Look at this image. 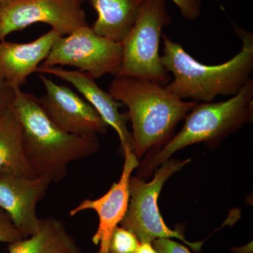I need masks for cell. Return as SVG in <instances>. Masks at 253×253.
<instances>
[{"mask_svg":"<svg viewBox=\"0 0 253 253\" xmlns=\"http://www.w3.org/2000/svg\"><path fill=\"white\" fill-rule=\"evenodd\" d=\"M242 41L241 51L232 59L216 66L203 64L194 59L179 43L162 35L161 62L174 80L166 89L181 99L211 102L216 96H234L250 81L253 71V34L234 24Z\"/></svg>","mask_w":253,"mask_h":253,"instance_id":"1","label":"cell"},{"mask_svg":"<svg viewBox=\"0 0 253 253\" xmlns=\"http://www.w3.org/2000/svg\"><path fill=\"white\" fill-rule=\"evenodd\" d=\"M11 109L22 128L23 153L36 176H48L58 183L66 177L70 163L97 152V136H80L55 126L34 95L16 91Z\"/></svg>","mask_w":253,"mask_h":253,"instance_id":"2","label":"cell"},{"mask_svg":"<svg viewBox=\"0 0 253 253\" xmlns=\"http://www.w3.org/2000/svg\"><path fill=\"white\" fill-rule=\"evenodd\" d=\"M109 92L127 107L132 151L137 158L168 142L176 125L198 104L183 101L166 86L128 76H116Z\"/></svg>","mask_w":253,"mask_h":253,"instance_id":"3","label":"cell"},{"mask_svg":"<svg viewBox=\"0 0 253 253\" xmlns=\"http://www.w3.org/2000/svg\"><path fill=\"white\" fill-rule=\"evenodd\" d=\"M181 130L161 149L151 153L139 166V176H148L174 153L204 142L213 146L246 123L253 116V81L251 80L230 99L217 103L197 104L190 111Z\"/></svg>","mask_w":253,"mask_h":253,"instance_id":"4","label":"cell"},{"mask_svg":"<svg viewBox=\"0 0 253 253\" xmlns=\"http://www.w3.org/2000/svg\"><path fill=\"white\" fill-rule=\"evenodd\" d=\"M172 18L166 0H145L134 26L123 42V62L116 76H128L167 85L170 76L159 54L160 40Z\"/></svg>","mask_w":253,"mask_h":253,"instance_id":"5","label":"cell"},{"mask_svg":"<svg viewBox=\"0 0 253 253\" xmlns=\"http://www.w3.org/2000/svg\"><path fill=\"white\" fill-rule=\"evenodd\" d=\"M191 160H168L158 169L150 182L139 177H131L129 199L126 214L120 224L135 235L140 243L152 244L158 239L175 238L195 251H201L203 242H189L179 231L166 225L158 207V199L163 185L174 173L182 169Z\"/></svg>","mask_w":253,"mask_h":253,"instance_id":"6","label":"cell"},{"mask_svg":"<svg viewBox=\"0 0 253 253\" xmlns=\"http://www.w3.org/2000/svg\"><path fill=\"white\" fill-rule=\"evenodd\" d=\"M121 44L98 36L89 26L57 38L41 67L70 66L98 79L117 76L123 62Z\"/></svg>","mask_w":253,"mask_h":253,"instance_id":"7","label":"cell"},{"mask_svg":"<svg viewBox=\"0 0 253 253\" xmlns=\"http://www.w3.org/2000/svg\"><path fill=\"white\" fill-rule=\"evenodd\" d=\"M37 23L49 25L60 36L88 26L81 5L72 0H16L0 3V41Z\"/></svg>","mask_w":253,"mask_h":253,"instance_id":"8","label":"cell"},{"mask_svg":"<svg viewBox=\"0 0 253 253\" xmlns=\"http://www.w3.org/2000/svg\"><path fill=\"white\" fill-rule=\"evenodd\" d=\"M39 78L45 89L40 102L55 126L66 132L80 136H97L106 132L107 125L89 103L43 73H39Z\"/></svg>","mask_w":253,"mask_h":253,"instance_id":"9","label":"cell"},{"mask_svg":"<svg viewBox=\"0 0 253 253\" xmlns=\"http://www.w3.org/2000/svg\"><path fill=\"white\" fill-rule=\"evenodd\" d=\"M51 183L48 176L0 174V208L9 214L25 238L36 234L41 227L42 219L37 216L36 206Z\"/></svg>","mask_w":253,"mask_h":253,"instance_id":"10","label":"cell"},{"mask_svg":"<svg viewBox=\"0 0 253 253\" xmlns=\"http://www.w3.org/2000/svg\"><path fill=\"white\" fill-rule=\"evenodd\" d=\"M125 163L122 174L117 183L99 199H86L69 212L71 217L86 210H93L99 216V226L93 236V244L99 246L98 253H109L113 231L122 221L129 204V183L131 172L139 166L137 157L129 147L123 150Z\"/></svg>","mask_w":253,"mask_h":253,"instance_id":"11","label":"cell"},{"mask_svg":"<svg viewBox=\"0 0 253 253\" xmlns=\"http://www.w3.org/2000/svg\"><path fill=\"white\" fill-rule=\"evenodd\" d=\"M36 73L52 75L71 83L97 111L106 125L112 126L117 132L123 150L126 147L132 150L131 132L126 127V121L129 118L127 115L119 111V108L123 105L115 99L109 92L101 89L90 75L78 70L70 71L58 66H39Z\"/></svg>","mask_w":253,"mask_h":253,"instance_id":"12","label":"cell"},{"mask_svg":"<svg viewBox=\"0 0 253 253\" xmlns=\"http://www.w3.org/2000/svg\"><path fill=\"white\" fill-rule=\"evenodd\" d=\"M60 37L54 30L28 43L0 42V78L15 89H21L32 73L49 55Z\"/></svg>","mask_w":253,"mask_h":253,"instance_id":"13","label":"cell"},{"mask_svg":"<svg viewBox=\"0 0 253 253\" xmlns=\"http://www.w3.org/2000/svg\"><path fill=\"white\" fill-rule=\"evenodd\" d=\"M97 13L91 29L98 36L122 44L134 26L145 0H86Z\"/></svg>","mask_w":253,"mask_h":253,"instance_id":"14","label":"cell"},{"mask_svg":"<svg viewBox=\"0 0 253 253\" xmlns=\"http://www.w3.org/2000/svg\"><path fill=\"white\" fill-rule=\"evenodd\" d=\"M8 251L9 253H83L63 221L54 217L42 219L36 234L8 245Z\"/></svg>","mask_w":253,"mask_h":253,"instance_id":"15","label":"cell"},{"mask_svg":"<svg viewBox=\"0 0 253 253\" xmlns=\"http://www.w3.org/2000/svg\"><path fill=\"white\" fill-rule=\"evenodd\" d=\"M4 172L36 176L25 157L22 128L11 108L0 115V174Z\"/></svg>","mask_w":253,"mask_h":253,"instance_id":"16","label":"cell"},{"mask_svg":"<svg viewBox=\"0 0 253 253\" xmlns=\"http://www.w3.org/2000/svg\"><path fill=\"white\" fill-rule=\"evenodd\" d=\"M140 242L123 226H116L110 242L109 253H135Z\"/></svg>","mask_w":253,"mask_h":253,"instance_id":"17","label":"cell"},{"mask_svg":"<svg viewBox=\"0 0 253 253\" xmlns=\"http://www.w3.org/2000/svg\"><path fill=\"white\" fill-rule=\"evenodd\" d=\"M25 239L18 230L11 217L0 208V242L11 244Z\"/></svg>","mask_w":253,"mask_h":253,"instance_id":"18","label":"cell"},{"mask_svg":"<svg viewBox=\"0 0 253 253\" xmlns=\"http://www.w3.org/2000/svg\"><path fill=\"white\" fill-rule=\"evenodd\" d=\"M179 8L181 16L189 21H194L201 16V0H171Z\"/></svg>","mask_w":253,"mask_h":253,"instance_id":"19","label":"cell"},{"mask_svg":"<svg viewBox=\"0 0 253 253\" xmlns=\"http://www.w3.org/2000/svg\"><path fill=\"white\" fill-rule=\"evenodd\" d=\"M17 89L0 78V115L6 109L12 107Z\"/></svg>","mask_w":253,"mask_h":253,"instance_id":"20","label":"cell"},{"mask_svg":"<svg viewBox=\"0 0 253 253\" xmlns=\"http://www.w3.org/2000/svg\"><path fill=\"white\" fill-rule=\"evenodd\" d=\"M152 245L161 253H191L184 246L170 239H158L153 241Z\"/></svg>","mask_w":253,"mask_h":253,"instance_id":"21","label":"cell"},{"mask_svg":"<svg viewBox=\"0 0 253 253\" xmlns=\"http://www.w3.org/2000/svg\"><path fill=\"white\" fill-rule=\"evenodd\" d=\"M135 253H161L155 249L152 244L140 243Z\"/></svg>","mask_w":253,"mask_h":253,"instance_id":"22","label":"cell"},{"mask_svg":"<svg viewBox=\"0 0 253 253\" xmlns=\"http://www.w3.org/2000/svg\"><path fill=\"white\" fill-rule=\"evenodd\" d=\"M73 2L76 3V4H77L78 5H81L83 4V1H84V0H72Z\"/></svg>","mask_w":253,"mask_h":253,"instance_id":"23","label":"cell"},{"mask_svg":"<svg viewBox=\"0 0 253 253\" xmlns=\"http://www.w3.org/2000/svg\"><path fill=\"white\" fill-rule=\"evenodd\" d=\"M16 1V0H0V3L6 2V1Z\"/></svg>","mask_w":253,"mask_h":253,"instance_id":"24","label":"cell"}]
</instances>
